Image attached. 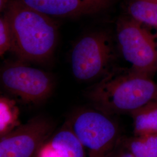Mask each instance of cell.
<instances>
[{"instance_id": "obj_10", "label": "cell", "mask_w": 157, "mask_h": 157, "mask_svg": "<svg viewBox=\"0 0 157 157\" xmlns=\"http://www.w3.org/2000/svg\"><path fill=\"white\" fill-rule=\"evenodd\" d=\"M135 135L157 133V99L130 113Z\"/></svg>"}, {"instance_id": "obj_11", "label": "cell", "mask_w": 157, "mask_h": 157, "mask_svg": "<svg viewBox=\"0 0 157 157\" xmlns=\"http://www.w3.org/2000/svg\"><path fill=\"white\" fill-rule=\"evenodd\" d=\"M127 11L137 22L157 29V0H129Z\"/></svg>"}, {"instance_id": "obj_8", "label": "cell", "mask_w": 157, "mask_h": 157, "mask_svg": "<svg viewBox=\"0 0 157 157\" xmlns=\"http://www.w3.org/2000/svg\"><path fill=\"white\" fill-rule=\"evenodd\" d=\"M49 17H78L104 11L111 0H21Z\"/></svg>"}, {"instance_id": "obj_3", "label": "cell", "mask_w": 157, "mask_h": 157, "mask_svg": "<svg viewBox=\"0 0 157 157\" xmlns=\"http://www.w3.org/2000/svg\"><path fill=\"white\" fill-rule=\"evenodd\" d=\"M149 28L129 16L121 17L117 24V40L130 67L151 77L157 69V34Z\"/></svg>"}, {"instance_id": "obj_6", "label": "cell", "mask_w": 157, "mask_h": 157, "mask_svg": "<svg viewBox=\"0 0 157 157\" xmlns=\"http://www.w3.org/2000/svg\"><path fill=\"white\" fill-rule=\"evenodd\" d=\"M4 87L26 102L46 100L52 93L54 83L48 73L21 61L6 64L1 74Z\"/></svg>"}, {"instance_id": "obj_7", "label": "cell", "mask_w": 157, "mask_h": 157, "mask_svg": "<svg viewBox=\"0 0 157 157\" xmlns=\"http://www.w3.org/2000/svg\"><path fill=\"white\" fill-rule=\"evenodd\" d=\"M52 125L37 117L1 136L0 157H33L51 132Z\"/></svg>"}, {"instance_id": "obj_14", "label": "cell", "mask_w": 157, "mask_h": 157, "mask_svg": "<svg viewBox=\"0 0 157 157\" xmlns=\"http://www.w3.org/2000/svg\"><path fill=\"white\" fill-rule=\"evenodd\" d=\"M12 34L8 21L3 15L0 19V55L4 56L7 51H11Z\"/></svg>"}, {"instance_id": "obj_9", "label": "cell", "mask_w": 157, "mask_h": 157, "mask_svg": "<svg viewBox=\"0 0 157 157\" xmlns=\"http://www.w3.org/2000/svg\"><path fill=\"white\" fill-rule=\"evenodd\" d=\"M37 153V157H86L83 147L69 125L44 142Z\"/></svg>"}, {"instance_id": "obj_13", "label": "cell", "mask_w": 157, "mask_h": 157, "mask_svg": "<svg viewBox=\"0 0 157 157\" xmlns=\"http://www.w3.org/2000/svg\"><path fill=\"white\" fill-rule=\"evenodd\" d=\"M18 110L15 103L4 97L0 100V131L1 136L13 129L17 122Z\"/></svg>"}, {"instance_id": "obj_4", "label": "cell", "mask_w": 157, "mask_h": 157, "mask_svg": "<svg viewBox=\"0 0 157 157\" xmlns=\"http://www.w3.org/2000/svg\"><path fill=\"white\" fill-rule=\"evenodd\" d=\"M69 126L84 148L86 157H109L121 140L111 115L96 109L76 113Z\"/></svg>"}, {"instance_id": "obj_16", "label": "cell", "mask_w": 157, "mask_h": 157, "mask_svg": "<svg viewBox=\"0 0 157 157\" xmlns=\"http://www.w3.org/2000/svg\"><path fill=\"white\" fill-rule=\"evenodd\" d=\"M10 0H0V10L3 12L6 10V8L9 3Z\"/></svg>"}, {"instance_id": "obj_12", "label": "cell", "mask_w": 157, "mask_h": 157, "mask_svg": "<svg viewBox=\"0 0 157 157\" xmlns=\"http://www.w3.org/2000/svg\"><path fill=\"white\" fill-rule=\"evenodd\" d=\"M122 141L135 157H157V133L135 135Z\"/></svg>"}, {"instance_id": "obj_2", "label": "cell", "mask_w": 157, "mask_h": 157, "mask_svg": "<svg viewBox=\"0 0 157 157\" xmlns=\"http://www.w3.org/2000/svg\"><path fill=\"white\" fill-rule=\"evenodd\" d=\"M95 108L109 115L129 113L157 99V83L132 68L114 67L87 91Z\"/></svg>"}, {"instance_id": "obj_5", "label": "cell", "mask_w": 157, "mask_h": 157, "mask_svg": "<svg viewBox=\"0 0 157 157\" xmlns=\"http://www.w3.org/2000/svg\"><path fill=\"white\" fill-rule=\"evenodd\" d=\"M115 54L109 33L98 31L87 34L76 43L71 53L74 76L80 81L100 79L114 67Z\"/></svg>"}, {"instance_id": "obj_1", "label": "cell", "mask_w": 157, "mask_h": 157, "mask_svg": "<svg viewBox=\"0 0 157 157\" xmlns=\"http://www.w3.org/2000/svg\"><path fill=\"white\" fill-rule=\"evenodd\" d=\"M4 15L11 29V52L23 61L48 62L58 39L57 26L52 19L21 0H10Z\"/></svg>"}, {"instance_id": "obj_15", "label": "cell", "mask_w": 157, "mask_h": 157, "mask_svg": "<svg viewBox=\"0 0 157 157\" xmlns=\"http://www.w3.org/2000/svg\"><path fill=\"white\" fill-rule=\"evenodd\" d=\"M109 157H135L129 151V150L124 144L122 140L121 139L117 146L112 152Z\"/></svg>"}]
</instances>
